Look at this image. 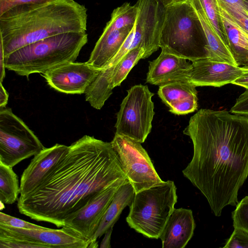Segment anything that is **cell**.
<instances>
[{"instance_id":"obj_1","label":"cell","mask_w":248,"mask_h":248,"mask_svg":"<svg viewBox=\"0 0 248 248\" xmlns=\"http://www.w3.org/2000/svg\"><path fill=\"white\" fill-rule=\"evenodd\" d=\"M69 147L41 184L18 198L20 213L62 227L101 192L129 181L111 142L85 135Z\"/></svg>"},{"instance_id":"obj_2","label":"cell","mask_w":248,"mask_h":248,"mask_svg":"<svg viewBox=\"0 0 248 248\" xmlns=\"http://www.w3.org/2000/svg\"><path fill=\"white\" fill-rule=\"evenodd\" d=\"M183 133L192 140L193 155L183 173L219 217L225 207L238 203L248 176V117L202 108Z\"/></svg>"},{"instance_id":"obj_3","label":"cell","mask_w":248,"mask_h":248,"mask_svg":"<svg viewBox=\"0 0 248 248\" xmlns=\"http://www.w3.org/2000/svg\"><path fill=\"white\" fill-rule=\"evenodd\" d=\"M87 9L75 0H53L15 7L0 16L4 57L46 38L87 31Z\"/></svg>"},{"instance_id":"obj_4","label":"cell","mask_w":248,"mask_h":248,"mask_svg":"<svg viewBox=\"0 0 248 248\" xmlns=\"http://www.w3.org/2000/svg\"><path fill=\"white\" fill-rule=\"evenodd\" d=\"M88 42L86 31L52 36L24 46L5 57V68L27 77L74 62Z\"/></svg>"},{"instance_id":"obj_5","label":"cell","mask_w":248,"mask_h":248,"mask_svg":"<svg viewBox=\"0 0 248 248\" xmlns=\"http://www.w3.org/2000/svg\"><path fill=\"white\" fill-rule=\"evenodd\" d=\"M159 46L162 51L191 62L208 58L206 36L189 0L165 7Z\"/></svg>"},{"instance_id":"obj_6","label":"cell","mask_w":248,"mask_h":248,"mask_svg":"<svg viewBox=\"0 0 248 248\" xmlns=\"http://www.w3.org/2000/svg\"><path fill=\"white\" fill-rule=\"evenodd\" d=\"M177 201L173 181H163L135 193L126 221L138 233L149 238L158 239Z\"/></svg>"},{"instance_id":"obj_7","label":"cell","mask_w":248,"mask_h":248,"mask_svg":"<svg viewBox=\"0 0 248 248\" xmlns=\"http://www.w3.org/2000/svg\"><path fill=\"white\" fill-rule=\"evenodd\" d=\"M147 85H136L127 90L117 114L115 133L140 143L151 132L155 115L154 95Z\"/></svg>"},{"instance_id":"obj_8","label":"cell","mask_w":248,"mask_h":248,"mask_svg":"<svg viewBox=\"0 0 248 248\" xmlns=\"http://www.w3.org/2000/svg\"><path fill=\"white\" fill-rule=\"evenodd\" d=\"M45 147L10 108H0V162L13 167Z\"/></svg>"},{"instance_id":"obj_9","label":"cell","mask_w":248,"mask_h":248,"mask_svg":"<svg viewBox=\"0 0 248 248\" xmlns=\"http://www.w3.org/2000/svg\"><path fill=\"white\" fill-rule=\"evenodd\" d=\"M110 142L135 193L163 181L141 143L116 133Z\"/></svg>"},{"instance_id":"obj_10","label":"cell","mask_w":248,"mask_h":248,"mask_svg":"<svg viewBox=\"0 0 248 248\" xmlns=\"http://www.w3.org/2000/svg\"><path fill=\"white\" fill-rule=\"evenodd\" d=\"M121 186H112L101 192L85 206L67 217L62 227L89 242L90 246L108 205Z\"/></svg>"},{"instance_id":"obj_11","label":"cell","mask_w":248,"mask_h":248,"mask_svg":"<svg viewBox=\"0 0 248 248\" xmlns=\"http://www.w3.org/2000/svg\"><path fill=\"white\" fill-rule=\"evenodd\" d=\"M100 70L87 62H68L42 74L47 84L55 90L67 94L84 93Z\"/></svg>"},{"instance_id":"obj_12","label":"cell","mask_w":248,"mask_h":248,"mask_svg":"<svg viewBox=\"0 0 248 248\" xmlns=\"http://www.w3.org/2000/svg\"><path fill=\"white\" fill-rule=\"evenodd\" d=\"M69 148L57 143L45 148L34 155L22 174L20 196L27 195L40 185L67 153Z\"/></svg>"},{"instance_id":"obj_13","label":"cell","mask_w":248,"mask_h":248,"mask_svg":"<svg viewBox=\"0 0 248 248\" xmlns=\"http://www.w3.org/2000/svg\"><path fill=\"white\" fill-rule=\"evenodd\" d=\"M248 68L211 60L209 58L192 62L188 81L197 86L219 87L232 82Z\"/></svg>"},{"instance_id":"obj_14","label":"cell","mask_w":248,"mask_h":248,"mask_svg":"<svg viewBox=\"0 0 248 248\" xmlns=\"http://www.w3.org/2000/svg\"><path fill=\"white\" fill-rule=\"evenodd\" d=\"M0 233L42 244L49 248H89L90 244L63 227L61 229H24L0 224Z\"/></svg>"},{"instance_id":"obj_15","label":"cell","mask_w":248,"mask_h":248,"mask_svg":"<svg viewBox=\"0 0 248 248\" xmlns=\"http://www.w3.org/2000/svg\"><path fill=\"white\" fill-rule=\"evenodd\" d=\"M187 60L162 51L149 62L146 83L159 86L176 81H188L192 63Z\"/></svg>"},{"instance_id":"obj_16","label":"cell","mask_w":248,"mask_h":248,"mask_svg":"<svg viewBox=\"0 0 248 248\" xmlns=\"http://www.w3.org/2000/svg\"><path fill=\"white\" fill-rule=\"evenodd\" d=\"M195 227L191 210L174 208L159 237L162 248H185L192 238Z\"/></svg>"},{"instance_id":"obj_17","label":"cell","mask_w":248,"mask_h":248,"mask_svg":"<svg viewBox=\"0 0 248 248\" xmlns=\"http://www.w3.org/2000/svg\"><path fill=\"white\" fill-rule=\"evenodd\" d=\"M133 28L104 29L87 62L96 69H104L119 51Z\"/></svg>"},{"instance_id":"obj_18","label":"cell","mask_w":248,"mask_h":248,"mask_svg":"<svg viewBox=\"0 0 248 248\" xmlns=\"http://www.w3.org/2000/svg\"><path fill=\"white\" fill-rule=\"evenodd\" d=\"M135 193L133 187L129 181L119 187L93 237L90 248L98 247L97 239L104 234L111 226H114L123 209L131 203Z\"/></svg>"},{"instance_id":"obj_19","label":"cell","mask_w":248,"mask_h":248,"mask_svg":"<svg viewBox=\"0 0 248 248\" xmlns=\"http://www.w3.org/2000/svg\"><path fill=\"white\" fill-rule=\"evenodd\" d=\"M195 9L205 33L208 44V58L237 66L230 50L211 24L199 0H189Z\"/></svg>"},{"instance_id":"obj_20","label":"cell","mask_w":248,"mask_h":248,"mask_svg":"<svg viewBox=\"0 0 248 248\" xmlns=\"http://www.w3.org/2000/svg\"><path fill=\"white\" fill-rule=\"evenodd\" d=\"M219 9L227 37V47L237 66L248 68V38L220 7Z\"/></svg>"},{"instance_id":"obj_21","label":"cell","mask_w":248,"mask_h":248,"mask_svg":"<svg viewBox=\"0 0 248 248\" xmlns=\"http://www.w3.org/2000/svg\"><path fill=\"white\" fill-rule=\"evenodd\" d=\"M157 93L168 107L179 100L197 96L196 86L188 81H176L160 86Z\"/></svg>"},{"instance_id":"obj_22","label":"cell","mask_w":248,"mask_h":248,"mask_svg":"<svg viewBox=\"0 0 248 248\" xmlns=\"http://www.w3.org/2000/svg\"><path fill=\"white\" fill-rule=\"evenodd\" d=\"M20 193L18 177L13 168L0 162V202L13 204L18 200Z\"/></svg>"},{"instance_id":"obj_23","label":"cell","mask_w":248,"mask_h":248,"mask_svg":"<svg viewBox=\"0 0 248 248\" xmlns=\"http://www.w3.org/2000/svg\"><path fill=\"white\" fill-rule=\"evenodd\" d=\"M138 8L136 3L131 5L125 2L113 10L109 21L104 29L107 30H121L133 28L136 22Z\"/></svg>"},{"instance_id":"obj_24","label":"cell","mask_w":248,"mask_h":248,"mask_svg":"<svg viewBox=\"0 0 248 248\" xmlns=\"http://www.w3.org/2000/svg\"><path fill=\"white\" fill-rule=\"evenodd\" d=\"M199 0L216 33L227 47V37L217 0Z\"/></svg>"},{"instance_id":"obj_25","label":"cell","mask_w":248,"mask_h":248,"mask_svg":"<svg viewBox=\"0 0 248 248\" xmlns=\"http://www.w3.org/2000/svg\"><path fill=\"white\" fill-rule=\"evenodd\" d=\"M219 6L227 16L240 29L248 33V14L243 7L232 5L217 0Z\"/></svg>"},{"instance_id":"obj_26","label":"cell","mask_w":248,"mask_h":248,"mask_svg":"<svg viewBox=\"0 0 248 248\" xmlns=\"http://www.w3.org/2000/svg\"><path fill=\"white\" fill-rule=\"evenodd\" d=\"M232 214L234 228L241 229L248 233V196L238 202Z\"/></svg>"},{"instance_id":"obj_27","label":"cell","mask_w":248,"mask_h":248,"mask_svg":"<svg viewBox=\"0 0 248 248\" xmlns=\"http://www.w3.org/2000/svg\"><path fill=\"white\" fill-rule=\"evenodd\" d=\"M44 248L45 245L0 233V248Z\"/></svg>"},{"instance_id":"obj_28","label":"cell","mask_w":248,"mask_h":248,"mask_svg":"<svg viewBox=\"0 0 248 248\" xmlns=\"http://www.w3.org/2000/svg\"><path fill=\"white\" fill-rule=\"evenodd\" d=\"M169 111L175 115H185L197 110L198 97H190L176 101L169 107Z\"/></svg>"},{"instance_id":"obj_29","label":"cell","mask_w":248,"mask_h":248,"mask_svg":"<svg viewBox=\"0 0 248 248\" xmlns=\"http://www.w3.org/2000/svg\"><path fill=\"white\" fill-rule=\"evenodd\" d=\"M0 224L24 229H48L49 228L34 224L21 219L0 212Z\"/></svg>"},{"instance_id":"obj_30","label":"cell","mask_w":248,"mask_h":248,"mask_svg":"<svg viewBox=\"0 0 248 248\" xmlns=\"http://www.w3.org/2000/svg\"><path fill=\"white\" fill-rule=\"evenodd\" d=\"M223 248H248V233L241 229L234 228Z\"/></svg>"},{"instance_id":"obj_31","label":"cell","mask_w":248,"mask_h":248,"mask_svg":"<svg viewBox=\"0 0 248 248\" xmlns=\"http://www.w3.org/2000/svg\"><path fill=\"white\" fill-rule=\"evenodd\" d=\"M53 0H0V16L9 10L24 4H40Z\"/></svg>"},{"instance_id":"obj_32","label":"cell","mask_w":248,"mask_h":248,"mask_svg":"<svg viewBox=\"0 0 248 248\" xmlns=\"http://www.w3.org/2000/svg\"><path fill=\"white\" fill-rule=\"evenodd\" d=\"M230 112L248 117V89L238 97Z\"/></svg>"},{"instance_id":"obj_33","label":"cell","mask_w":248,"mask_h":248,"mask_svg":"<svg viewBox=\"0 0 248 248\" xmlns=\"http://www.w3.org/2000/svg\"><path fill=\"white\" fill-rule=\"evenodd\" d=\"M232 84L240 86L248 89V68L238 78L235 79Z\"/></svg>"},{"instance_id":"obj_34","label":"cell","mask_w":248,"mask_h":248,"mask_svg":"<svg viewBox=\"0 0 248 248\" xmlns=\"http://www.w3.org/2000/svg\"><path fill=\"white\" fill-rule=\"evenodd\" d=\"M5 57L2 45L0 43V81L2 82L5 77Z\"/></svg>"},{"instance_id":"obj_35","label":"cell","mask_w":248,"mask_h":248,"mask_svg":"<svg viewBox=\"0 0 248 248\" xmlns=\"http://www.w3.org/2000/svg\"><path fill=\"white\" fill-rule=\"evenodd\" d=\"M113 226H111L109 229H108L105 233V236L102 239L100 248H110V238L112 232Z\"/></svg>"},{"instance_id":"obj_36","label":"cell","mask_w":248,"mask_h":248,"mask_svg":"<svg viewBox=\"0 0 248 248\" xmlns=\"http://www.w3.org/2000/svg\"><path fill=\"white\" fill-rule=\"evenodd\" d=\"M8 101V93L0 82V108H5Z\"/></svg>"},{"instance_id":"obj_37","label":"cell","mask_w":248,"mask_h":248,"mask_svg":"<svg viewBox=\"0 0 248 248\" xmlns=\"http://www.w3.org/2000/svg\"><path fill=\"white\" fill-rule=\"evenodd\" d=\"M222 1L238 7H241V0H220Z\"/></svg>"},{"instance_id":"obj_38","label":"cell","mask_w":248,"mask_h":248,"mask_svg":"<svg viewBox=\"0 0 248 248\" xmlns=\"http://www.w3.org/2000/svg\"><path fill=\"white\" fill-rule=\"evenodd\" d=\"M181 0H160L165 7Z\"/></svg>"},{"instance_id":"obj_39","label":"cell","mask_w":248,"mask_h":248,"mask_svg":"<svg viewBox=\"0 0 248 248\" xmlns=\"http://www.w3.org/2000/svg\"><path fill=\"white\" fill-rule=\"evenodd\" d=\"M241 6L248 14V0H241Z\"/></svg>"},{"instance_id":"obj_40","label":"cell","mask_w":248,"mask_h":248,"mask_svg":"<svg viewBox=\"0 0 248 248\" xmlns=\"http://www.w3.org/2000/svg\"><path fill=\"white\" fill-rule=\"evenodd\" d=\"M242 30V29H241ZM244 32V34H245V35L246 36V37L248 38V33L247 32H246V31H244L242 30Z\"/></svg>"}]
</instances>
